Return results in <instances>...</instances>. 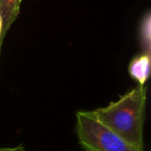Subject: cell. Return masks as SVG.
<instances>
[{"instance_id":"1","label":"cell","mask_w":151,"mask_h":151,"mask_svg":"<svg viewBox=\"0 0 151 151\" xmlns=\"http://www.w3.org/2000/svg\"><path fill=\"white\" fill-rule=\"evenodd\" d=\"M147 88L139 85L116 102L104 108L91 111V113L104 125L139 150L144 151L143 127Z\"/></svg>"},{"instance_id":"2","label":"cell","mask_w":151,"mask_h":151,"mask_svg":"<svg viewBox=\"0 0 151 151\" xmlns=\"http://www.w3.org/2000/svg\"><path fill=\"white\" fill-rule=\"evenodd\" d=\"M79 143L86 151H141L104 125L91 111L76 112Z\"/></svg>"},{"instance_id":"3","label":"cell","mask_w":151,"mask_h":151,"mask_svg":"<svg viewBox=\"0 0 151 151\" xmlns=\"http://www.w3.org/2000/svg\"><path fill=\"white\" fill-rule=\"evenodd\" d=\"M20 3L21 0H0V16L2 19V35L0 38L1 46L6 32L19 13Z\"/></svg>"},{"instance_id":"4","label":"cell","mask_w":151,"mask_h":151,"mask_svg":"<svg viewBox=\"0 0 151 151\" xmlns=\"http://www.w3.org/2000/svg\"><path fill=\"white\" fill-rule=\"evenodd\" d=\"M129 74L140 85L146 83L150 74V55L149 52L138 56L132 60L129 65Z\"/></svg>"},{"instance_id":"5","label":"cell","mask_w":151,"mask_h":151,"mask_svg":"<svg viewBox=\"0 0 151 151\" xmlns=\"http://www.w3.org/2000/svg\"><path fill=\"white\" fill-rule=\"evenodd\" d=\"M1 35H2V19L0 16V38H1ZM0 50H1V45H0Z\"/></svg>"}]
</instances>
